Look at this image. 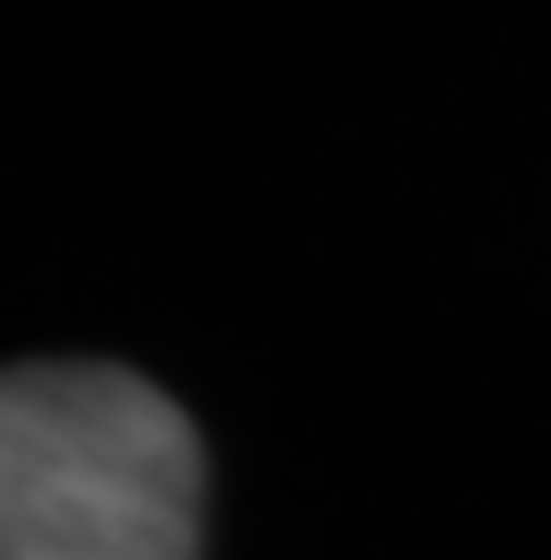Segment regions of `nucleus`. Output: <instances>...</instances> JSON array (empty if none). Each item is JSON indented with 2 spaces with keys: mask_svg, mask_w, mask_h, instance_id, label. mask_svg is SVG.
<instances>
[{
  "mask_svg": "<svg viewBox=\"0 0 551 560\" xmlns=\"http://www.w3.org/2000/svg\"><path fill=\"white\" fill-rule=\"evenodd\" d=\"M0 560H201V438L131 368H0Z\"/></svg>",
  "mask_w": 551,
  "mask_h": 560,
  "instance_id": "f257e3e1",
  "label": "nucleus"
}]
</instances>
